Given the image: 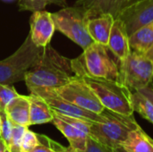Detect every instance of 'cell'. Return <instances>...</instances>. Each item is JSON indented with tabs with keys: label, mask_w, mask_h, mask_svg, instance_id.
<instances>
[{
	"label": "cell",
	"mask_w": 153,
	"mask_h": 152,
	"mask_svg": "<svg viewBox=\"0 0 153 152\" xmlns=\"http://www.w3.org/2000/svg\"><path fill=\"white\" fill-rule=\"evenodd\" d=\"M75 76L72 60L61 56L48 45L26 73L24 81L28 90L35 87L56 90L68 83Z\"/></svg>",
	"instance_id": "cell-1"
},
{
	"label": "cell",
	"mask_w": 153,
	"mask_h": 152,
	"mask_svg": "<svg viewBox=\"0 0 153 152\" xmlns=\"http://www.w3.org/2000/svg\"><path fill=\"white\" fill-rule=\"evenodd\" d=\"M72 65L76 75L80 76L89 85L106 109L125 116L134 115L133 91L125 83L88 74L84 71L79 57L72 60Z\"/></svg>",
	"instance_id": "cell-2"
},
{
	"label": "cell",
	"mask_w": 153,
	"mask_h": 152,
	"mask_svg": "<svg viewBox=\"0 0 153 152\" xmlns=\"http://www.w3.org/2000/svg\"><path fill=\"white\" fill-rule=\"evenodd\" d=\"M103 122H91L89 135L100 143L115 149L127 138L129 133L139 126L134 115L125 116L105 108Z\"/></svg>",
	"instance_id": "cell-3"
},
{
	"label": "cell",
	"mask_w": 153,
	"mask_h": 152,
	"mask_svg": "<svg viewBox=\"0 0 153 152\" xmlns=\"http://www.w3.org/2000/svg\"><path fill=\"white\" fill-rule=\"evenodd\" d=\"M43 48L32 42L29 33L22 46L12 56L0 61V84L11 85L24 81L26 73L37 61Z\"/></svg>",
	"instance_id": "cell-4"
},
{
	"label": "cell",
	"mask_w": 153,
	"mask_h": 152,
	"mask_svg": "<svg viewBox=\"0 0 153 152\" xmlns=\"http://www.w3.org/2000/svg\"><path fill=\"white\" fill-rule=\"evenodd\" d=\"M56 30L62 32L82 49L87 48L94 41L87 30L88 17L85 11L79 7H64L51 13Z\"/></svg>",
	"instance_id": "cell-5"
},
{
	"label": "cell",
	"mask_w": 153,
	"mask_h": 152,
	"mask_svg": "<svg viewBox=\"0 0 153 152\" xmlns=\"http://www.w3.org/2000/svg\"><path fill=\"white\" fill-rule=\"evenodd\" d=\"M118 66L122 82L132 91H138L152 83L153 62L145 54L131 51L119 61Z\"/></svg>",
	"instance_id": "cell-6"
},
{
	"label": "cell",
	"mask_w": 153,
	"mask_h": 152,
	"mask_svg": "<svg viewBox=\"0 0 153 152\" xmlns=\"http://www.w3.org/2000/svg\"><path fill=\"white\" fill-rule=\"evenodd\" d=\"M108 48L93 42L79 56L84 71L94 77L122 82L118 65L109 56Z\"/></svg>",
	"instance_id": "cell-7"
},
{
	"label": "cell",
	"mask_w": 153,
	"mask_h": 152,
	"mask_svg": "<svg viewBox=\"0 0 153 152\" xmlns=\"http://www.w3.org/2000/svg\"><path fill=\"white\" fill-rule=\"evenodd\" d=\"M55 90L63 99L88 111L101 114L105 110L93 90L78 75L65 85Z\"/></svg>",
	"instance_id": "cell-8"
},
{
	"label": "cell",
	"mask_w": 153,
	"mask_h": 152,
	"mask_svg": "<svg viewBox=\"0 0 153 152\" xmlns=\"http://www.w3.org/2000/svg\"><path fill=\"white\" fill-rule=\"evenodd\" d=\"M29 90L30 91V93L36 94L45 99L51 109L59 114L90 122H103L105 120V116L103 115V113L96 114L83 109L60 97L54 89L35 87L29 89Z\"/></svg>",
	"instance_id": "cell-9"
},
{
	"label": "cell",
	"mask_w": 153,
	"mask_h": 152,
	"mask_svg": "<svg viewBox=\"0 0 153 152\" xmlns=\"http://www.w3.org/2000/svg\"><path fill=\"white\" fill-rule=\"evenodd\" d=\"M128 35L153 22V0H137L125 7L117 16Z\"/></svg>",
	"instance_id": "cell-10"
},
{
	"label": "cell",
	"mask_w": 153,
	"mask_h": 152,
	"mask_svg": "<svg viewBox=\"0 0 153 152\" xmlns=\"http://www.w3.org/2000/svg\"><path fill=\"white\" fill-rule=\"evenodd\" d=\"M30 35L32 42L41 47L49 45L54 31L56 30L51 13L45 10L33 12L30 20Z\"/></svg>",
	"instance_id": "cell-11"
},
{
	"label": "cell",
	"mask_w": 153,
	"mask_h": 152,
	"mask_svg": "<svg viewBox=\"0 0 153 152\" xmlns=\"http://www.w3.org/2000/svg\"><path fill=\"white\" fill-rule=\"evenodd\" d=\"M135 1L137 0H78L75 5L82 8L89 19L102 14H110L116 19L125 7Z\"/></svg>",
	"instance_id": "cell-12"
},
{
	"label": "cell",
	"mask_w": 153,
	"mask_h": 152,
	"mask_svg": "<svg viewBox=\"0 0 153 152\" xmlns=\"http://www.w3.org/2000/svg\"><path fill=\"white\" fill-rule=\"evenodd\" d=\"M108 48L119 61L124 60L132 51L129 44V35L124 23L117 18L115 19L111 28Z\"/></svg>",
	"instance_id": "cell-13"
},
{
	"label": "cell",
	"mask_w": 153,
	"mask_h": 152,
	"mask_svg": "<svg viewBox=\"0 0 153 152\" xmlns=\"http://www.w3.org/2000/svg\"><path fill=\"white\" fill-rule=\"evenodd\" d=\"M115 18L110 14H102L88 19L87 30L94 42L108 47V42Z\"/></svg>",
	"instance_id": "cell-14"
},
{
	"label": "cell",
	"mask_w": 153,
	"mask_h": 152,
	"mask_svg": "<svg viewBox=\"0 0 153 152\" xmlns=\"http://www.w3.org/2000/svg\"><path fill=\"white\" fill-rule=\"evenodd\" d=\"M4 112L13 123L26 127L30 126L29 96H22L19 94L9 102Z\"/></svg>",
	"instance_id": "cell-15"
},
{
	"label": "cell",
	"mask_w": 153,
	"mask_h": 152,
	"mask_svg": "<svg viewBox=\"0 0 153 152\" xmlns=\"http://www.w3.org/2000/svg\"><path fill=\"white\" fill-rule=\"evenodd\" d=\"M52 113H53L52 123L67 139V141L69 142L70 147L74 150L84 151L86 148V142H87L89 134H87L82 130L74 127V125L59 118L57 116L54 114L53 110H52Z\"/></svg>",
	"instance_id": "cell-16"
},
{
	"label": "cell",
	"mask_w": 153,
	"mask_h": 152,
	"mask_svg": "<svg viewBox=\"0 0 153 152\" xmlns=\"http://www.w3.org/2000/svg\"><path fill=\"white\" fill-rule=\"evenodd\" d=\"M120 146L128 152H153V139L139 125L129 133Z\"/></svg>",
	"instance_id": "cell-17"
},
{
	"label": "cell",
	"mask_w": 153,
	"mask_h": 152,
	"mask_svg": "<svg viewBox=\"0 0 153 152\" xmlns=\"http://www.w3.org/2000/svg\"><path fill=\"white\" fill-rule=\"evenodd\" d=\"M30 125H41L52 122L53 113L49 105L41 97L30 93Z\"/></svg>",
	"instance_id": "cell-18"
},
{
	"label": "cell",
	"mask_w": 153,
	"mask_h": 152,
	"mask_svg": "<svg viewBox=\"0 0 153 152\" xmlns=\"http://www.w3.org/2000/svg\"><path fill=\"white\" fill-rule=\"evenodd\" d=\"M129 44L132 51L145 54L153 45V22L130 35Z\"/></svg>",
	"instance_id": "cell-19"
},
{
	"label": "cell",
	"mask_w": 153,
	"mask_h": 152,
	"mask_svg": "<svg viewBox=\"0 0 153 152\" xmlns=\"http://www.w3.org/2000/svg\"><path fill=\"white\" fill-rule=\"evenodd\" d=\"M132 104L134 111L153 125V103L139 91H133Z\"/></svg>",
	"instance_id": "cell-20"
},
{
	"label": "cell",
	"mask_w": 153,
	"mask_h": 152,
	"mask_svg": "<svg viewBox=\"0 0 153 152\" xmlns=\"http://www.w3.org/2000/svg\"><path fill=\"white\" fill-rule=\"evenodd\" d=\"M49 4H56L62 7L66 5L65 0H19L20 9L22 11H39L44 10V8Z\"/></svg>",
	"instance_id": "cell-21"
},
{
	"label": "cell",
	"mask_w": 153,
	"mask_h": 152,
	"mask_svg": "<svg viewBox=\"0 0 153 152\" xmlns=\"http://www.w3.org/2000/svg\"><path fill=\"white\" fill-rule=\"evenodd\" d=\"M28 127L20 125L13 123L12 128V136L11 141L8 146V149L11 152H22V141L23 134Z\"/></svg>",
	"instance_id": "cell-22"
},
{
	"label": "cell",
	"mask_w": 153,
	"mask_h": 152,
	"mask_svg": "<svg viewBox=\"0 0 153 152\" xmlns=\"http://www.w3.org/2000/svg\"><path fill=\"white\" fill-rule=\"evenodd\" d=\"M18 95V92L11 85L0 84V111H4L9 102Z\"/></svg>",
	"instance_id": "cell-23"
},
{
	"label": "cell",
	"mask_w": 153,
	"mask_h": 152,
	"mask_svg": "<svg viewBox=\"0 0 153 152\" xmlns=\"http://www.w3.org/2000/svg\"><path fill=\"white\" fill-rule=\"evenodd\" d=\"M0 117H1V137L6 143L8 148L12 136L13 122L10 120V118L8 117V116L4 111H0Z\"/></svg>",
	"instance_id": "cell-24"
},
{
	"label": "cell",
	"mask_w": 153,
	"mask_h": 152,
	"mask_svg": "<svg viewBox=\"0 0 153 152\" xmlns=\"http://www.w3.org/2000/svg\"><path fill=\"white\" fill-rule=\"evenodd\" d=\"M38 142H39L38 134L29 130V128H27L22 141V151L32 152L34 148L37 146Z\"/></svg>",
	"instance_id": "cell-25"
},
{
	"label": "cell",
	"mask_w": 153,
	"mask_h": 152,
	"mask_svg": "<svg viewBox=\"0 0 153 152\" xmlns=\"http://www.w3.org/2000/svg\"><path fill=\"white\" fill-rule=\"evenodd\" d=\"M85 152H114L113 149L100 143V142L96 141L90 135L88 136L86 148L84 150Z\"/></svg>",
	"instance_id": "cell-26"
},
{
	"label": "cell",
	"mask_w": 153,
	"mask_h": 152,
	"mask_svg": "<svg viewBox=\"0 0 153 152\" xmlns=\"http://www.w3.org/2000/svg\"><path fill=\"white\" fill-rule=\"evenodd\" d=\"M38 139L39 142L32 152H56L52 149L50 145V139L48 137L42 134H38Z\"/></svg>",
	"instance_id": "cell-27"
},
{
	"label": "cell",
	"mask_w": 153,
	"mask_h": 152,
	"mask_svg": "<svg viewBox=\"0 0 153 152\" xmlns=\"http://www.w3.org/2000/svg\"><path fill=\"white\" fill-rule=\"evenodd\" d=\"M138 91L141 92L143 95H144L146 98H148L153 103V83H151L149 86H147L143 89H141Z\"/></svg>",
	"instance_id": "cell-28"
},
{
	"label": "cell",
	"mask_w": 153,
	"mask_h": 152,
	"mask_svg": "<svg viewBox=\"0 0 153 152\" xmlns=\"http://www.w3.org/2000/svg\"><path fill=\"white\" fill-rule=\"evenodd\" d=\"M6 149H7V145L4 142V141L2 139V137L0 136V152H4Z\"/></svg>",
	"instance_id": "cell-29"
},
{
	"label": "cell",
	"mask_w": 153,
	"mask_h": 152,
	"mask_svg": "<svg viewBox=\"0 0 153 152\" xmlns=\"http://www.w3.org/2000/svg\"><path fill=\"white\" fill-rule=\"evenodd\" d=\"M145 55H146V56H148V57L153 62V45L151 47V48L145 53Z\"/></svg>",
	"instance_id": "cell-30"
},
{
	"label": "cell",
	"mask_w": 153,
	"mask_h": 152,
	"mask_svg": "<svg viewBox=\"0 0 153 152\" xmlns=\"http://www.w3.org/2000/svg\"><path fill=\"white\" fill-rule=\"evenodd\" d=\"M113 151L114 152H128V151H126L125 149H123L121 146H118V147H117V148L113 149Z\"/></svg>",
	"instance_id": "cell-31"
},
{
	"label": "cell",
	"mask_w": 153,
	"mask_h": 152,
	"mask_svg": "<svg viewBox=\"0 0 153 152\" xmlns=\"http://www.w3.org/2000/svg\"><path fill=\"white\" fill-rule=\"evenodd\" d=\"M0 136H1V117H0Z\"/></svg>",
	"instance_id": "cell-32"
},
{
	"label": "cell",
	"mask_w": 153,
	"mask_h": 152,
	"mask_svg": "<svg viewBox=\"0 0 153 152\" xmlns=\"http://www.w3.org/2000/svg\"><path fill=\"white\" fill-rule=\"evenodd\" d=\"M4 152H11V151H9V149L7 148V149L5 150V151H4Z\"/></svg>",
	"instance_id": "cell-33"
},
{
	"label": "cell",
	"mask_w": 153,
	"mask_h": 152,
	"mask_svg": "<svg viewBox=\"0 0 153 152\" xmlns=\"http://www.w3.org/2000/svg\"><path fill=\"white\" fill-rule=\"evenodd\" d=\"M6 1H11V0H6Z\"/></svg>",
	"instance_id": "cell-34"
}]
</instances>
